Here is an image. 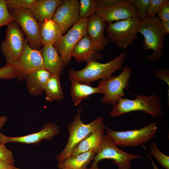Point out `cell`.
Instances as JSON below:
<instances>
[{
  "label": "cell",
  "mask_w": 169,
  "mask_h": 169,
  "mask_svg": "<svg viewBox=\"0 0 169 169\" xmlns=\"http://www.w3.org/2000/svg\"><path fill=\"white\" fill-rule=\"evenodd\" d=\"M82 109V107L78 109L74 120L68 126L67 130L69 133L68 140L64 148L56 156L58 163L70 156L74 148L90 133L106 129L107 127L104 124L103 117L100 116L89 123L84 124L80 116Z\"/></svg>",
  "instance_id": "3957f363"
},
{
  "label": "cell",
  "mask_w": 169,
  "mask_h": 169,
  "mask_svg": "<svg viewBox=\"0 0 169 169\" xmlns=\"http://www.w3.org/2000/svg\"><path fill=\"white\" fill-rule=\"evenodd\" d=\"M63 0H36L28 9L39 22L51 19Z\"/></svg>",
  "instance_id": "ffe728a7"
},
{
  "label": "cell",
  "mask_w": 169,
  "mask_h": 169,
  "mask_svg": "<svg viewBox=\"0 0 169 169\" xmlns=\"http://www.w3.org/2000/svg\"><path fill=\"white\" fill-rule=\"evenodd\" d=\"M138 33L141 34L144 38L141 47L145 51L153 50L150 55L146 54L147 59L153 62L160 60L163 55L165 35L158 18L147 17L141 20Z\"/></svg>",
  "instance_id": "7a4b0ae2"
},
{
  "label": "cell",
  "mask_w": 169,
  "mask_h": 169,
  "mask_svg": "<svg viewBox=\"0 0 169 169\" xmlns=\"http://www.w3.org/2000/svg\"><path fill=\"white\" fill-rule=\"evenodd\" d=\"M131 70L125 67L122 72L117 76H110L98 82V86L101 94V102L114 107L120 98L125 96V90L129 86V80Z\"/></svg>",
  "instance_id": "8992f818"
},
{
  "label": "cell",
  "mask_w": 169,
  "mask_h": 169,
  "mask_svg": "<svg viewBox=\"0 0 169 169\" xmlns=\"http://www.w3.org/2000/svg\"><path fill=\"white\" fill-rule=\"evenodd\" d=\"M169 70L161 68L155 72V74L157 77L163 80L169 84Z\"/></svg>",
  "instance_id": "e575fe53"
},
{
  "label": "cell",
  "mask_w": 169,
  "mask_h": 169,
  "mask_svg": "<svg viewBox=\"0 0 169 169\" xmlns=\"http://www.w3.org/2000/svg\"><path fill=\"white\" fill-rule=\"evenodd\" d=\"M9 12L14 21L21 28L29 46L33 49L41 50L43 46L40 38L39 22L28 9H19Z\"/></svg>",
  "instance_id": "30bf717a"
},
{
  "label": "cell",
  "mask_w": 169,
  "mask_h": 169,
  "mask_svg": "<svg viewBox=\"0 0 169 169\" xmlns=\"http://www.w3.org/2000/svg\"><path fill=\"white\" fill-rule=\"evenodd\" d=\"M95 154L93 151H90L70 156L58 163L59 169H86L93 161Z\"/></svg>",
  "instance_id": "603a6c76"
},
{
  "label": "cell",
  "mask_w": 169,
  "mask_h": 169,
  "mask_svg": "<svg viewBox=\"0 0 169 169\" xmlns=\"http://www.w3.org/2000/svg\"><path fill=\"white\" fill-rule=\"evenodd\" d=\"M16 77L13 64H7L0 68V79L9 80L16 78Z\"/></svg>",
  "instance_id": "d6a6232c"
},
{
  "label": "cell",
  "mask_w": 169,
  "mask_h": 169,
  "mask_svg": "<svg viewBox=\"0 0 169 169\" xmlns=\"http://www.w3.org/2000/svg\"><path fill=\"white\" fill-rule=\"evenodd\" d=\"M150 153L161 166L166 169H169V157L157 148L156 142H153L151 144Z\"/></svg>",
  "instance_id": "4316f807"
},
{
  "label": "cell",
  "mask_w": 169,
  "mask_h": 169,
  "mask_svg": "<svg viewBox=\"0 0 169 169\" xmlns=\"http://www.w3.org/2000/svg\"><path fill=\"white\" fill-rule=\"evenodd\" d=\"M104 134V130H99L90 133L74 148L70 156L90 151H93L96 154L103 141Z\"/></svg>",
  "instance_id": "7402d4cb"
},
{
  "label": "cell",
  "mask_w": 169,
  "mask_h": 169,
  "mask_svg": "<svg viewBox=\"0 0 169 169\" xmlns=\"http://www.w3.org/2000/svg\"><path fill=\"white\" fill-rule=\"evenodd\" d=\"M7 7L5 0H0V28L14 21Z\"/></svg>",
  "instance_id": "f546056e"
},
{
  "label": "cell",
  "mask_w": 169,
  "mask_h": 169,
  "mask_svg": "<svg viewBox=\"0 0 169 169\" xmlns=\"http://www.w3.org/2000/svg\"><path fill=\"white\" fill-rule=\"evenodd\" d=\"M0 160L9 165L15 166V160L12 151L8 149L4 144L0 143Z\"/></svg>",
  "instance_id": "1f68e13d"
},
{
  "label": "cell",
  "mask_w": 169,
  "mask_h": 169,
  "mask_svg": "<svg viewBox=\"0 0 169 169\" xmlns=\"http://www.w3.org/2000/svg\"><path fill=\"white\" fill-rule=\"evenodd\" d=\"M121 0H96L97 8L112 6Z\"/></svg>",
  "instance_id": "d590c367"
},
{
  "label": "cell",
  "mask_w": 169,
  "mask_h": 169,
  "mask_svg": "<svg viewBox=\"0 0 169 169\" xmlns=\"http://www.w3.org/2000/svg\"><path fill=\"white\" fill-rule=\"evenodd\" d=\"M40 52L44 68L52 74L62 75L65 65L54 47L52 45L44 46Z\"/></svg>",
  "instance_id": "ac0fdd59"
},
{
  "label": "cell",
  "mask_w": 169,
  "mask_h": 169,
  "mask_svg": "<svg viewBox=\"0 0 169 169\" xmlns=\"http://www.w3.org/2000/svg\"><path fill=\"white\" fill-rule=\"evenodd\" d=\"M142 157L122 151L105 135L100 147L90 165V167L86 169H101L98 167V163L100 161L104 159L112 160V162L117 166L118 169H131V160Z\"/></svg>",
  "instance_id": "ba28073f"
},
{
  "label": "cell",
  "mask_w": 169,
  "mask_h": 169,
  "mask_svg": "<svg viewBox=\"0 0 169 169\" xmlns=\"http://www.w3.org/2000/svg\"><path fill=\"white\" fill-rule=\"evenodd\" d=\"M0 169H22L18 167L11 166L0 160Z\"/></svg>",
  "instance_id": "8d00e7d4"
},
{
  "label": "cell",
  "mask_w": 169,
  "mask_h": 169,
  "mask_svg": "<svg viewBox=\"0 0 169 169\" xmlns=\"http://www.w3.org/2000/svg\"><path fill=\"white\" fill-rule=\"evenodd\" d=\"M52 74L44 68L29 73L25 79L29 94L35 97L41 95Z\"/></svg>",
  "instance_id": "d6986e66"
},
{
  "label": "cell",
  "mask_w": 169,
  "mask_h": 169,
  "mask_svg": "<svg viewBox=\"0 0 169 169\" xmlns=\"http://www.w3.org/2000/svg\"><path fill=\"white\" fill-rule=\"evenodd\" d=\"M39 36L42 46L56 44L63 36L60 26L52 19L39 22Z\"/></svg>",
  "instance_id": "44dd1931"
},
{
  "label": "cell",
  "mask_w": 169,
  "mask_h": 169,
  "mask_svg": "<svg viewBox=\"0 0 169 169\" xmlns=\"http://www.w3.org/2000/svg\"><path fill=\"white\" fill-rule=\"evenodd\" d=\"M95 14L108 24L130 18L140 20L135 7L128 0H121L111 6L98 8Z\"/></svg>",
  "instance_id": "4fadbf2b"
},
{
  "label": "cell",
  "mask_w": 169,
  "mask_h": 169,
  "mask_svg": "<svg viewBox=\"0 0 169 169\" xmlns=\"http://www.w3.org/2000/svg\"><path fill=\"white\" fill-rule=\"evenodd\" d=\"M136 99H130L126 98L120 99L112 110L110 116L116 117L126 113L134 111H142L149 114L154 118L161 117L163 115L161 110V101L157 95L149 96L136 95Z\"/></svg>",
  "instance_id": "277c9868"
},
{
  "label": "cell",
  "mask_w": 169,
  "mask_h": 169,
  "mask_svg": "<svg viewBox=\"0 0 169 169\" xmlns=\"http://www.w3.org/2000/svg\"><path fill=\"white\" fill-rule=\"evenodd\" d=\"M71 81L70 95L76 106L89 96L95 93H101L100 88L98 86L93 87L91 86L90 84L77 81L71 80Z\"/></svg>",
  "instance_id": "cb8c5ba5"
},
{
  "label": "cell",
  "mask_w": 169,
  "mask_h": 169,
  "mask_svg": "<svg viewBox=\"0 0 169 169\" xmlns=\"http://www.w3.org/2000/svg\"><path fill=\"white\" fill-rule=\"evenodd\" d=\"M87 20L86 18H80L53 46L58 51L65 66H67L70 62L75 46L82 37L88 35Z\"/></svg>",
  "instance_id": "9c48e42d"
},
{
  "label": "cell",
  "mask_w": 169,
  "mask_h": 169,
  "mask_svg": "<svg viewBox=\"0 0 169 169\" xmlns=\"http://www.w3.org/2000/svg\"><path fill=\"white\" fill-rule=\"evenodd\" d=\"M140 22V19L130 18L108 24L105 29L109 41L125 49L138 38Z\"/></svg>",
  "instance_id": "52a82bcc"
},
{
  "label": "cell",
  "mask_w": 169,
  "mask_h": 169,
  "mask_svg": "<svg viewBox=\"0 0 169 169\" xmlns=\"http://www.w3.org/2000/svg\"><path fill=\"white\" fill-rule=\"evenodd\" d=\"M157 129L155 122L139 129L123 131H115L107 127L106 135L117 146L131 147L142 145L153 138Z\"/></svg>",
  "instance_id": "5b68a950"
},
{
  "label": "cell",
  "mask_w": 169,
  "mask_h": 169,
  "mask_svg": "<svg viewBox=\"0 0 169 169\" xmlns=\"http://www.w3.org/2000/svg\"><path fill=\"white\" fill-rule=\"evenodd\" d=\"M59 76L52 74L46 85L44 90L45 99L49 102L59 101L64 98Z\"/></svg>",
  "instance_id": "d4e9b609"
},
{
  "label": "cell",
  "mask_w": 169,
  "mask_h": 169,
  "mask_svg": "<svg viewBox=\"0 0 169 169\" xmlns=\"http://www.w3.org/2000/svg\"><path fill=\"white\" fill-rule=\"evenodd\" d=\"M79 1L63 0L56 9L52 19L61 27L63 34L80 19Z\"/></svg>",
  "instance_id": "9a60e30c"
},
{
  "label": "cell",
  "mask_w": 169,
  "mask_h": 169,
  "mask_svg": "<svg viewBox=\"0 0 169 169\" xmlns=\"http://www.w3.org/2000/svg\"><path fill=\"white\" fill-rule=\"evenodd\" d=\"M125 52H122L115 58L105 63L91 61L87 62L85 67L79 70L72 68L68 71L69 79L90 84L92 82L99 79H103L111 75L117 70L123 68L127 55Z\"/></svg>",
  "instance_id": "6da1fadb"
},
{
  "label": "cell",
  "mask_w": 169,
  "mask_h": 169,
  "mask_svg": "<svg viewBox=\"0 0 169 169\" xmlns=\"http://www.w3.org/2000/svg\"><path fill=\"white\" fill-rule=\"evenodd\" d=\"M79 15L80 18L88 19L95 14L97 8L96 0H80Z\"/></svg>",
  "instance_id": "484cf974"
},
{
  "label": "cell",
  "mask_w": 169,
  "mask_h": 169,
  "mask_svg": "<svg viewBox=\"0 0 169 169\" xmlns=\"http://www.w3.org/2000/svg\"><path fill=\"white\" fill-rule=\"evenodd\" d=\"M72 57L80 63L101 59L103 55L97 49L88 35L82 37L74 47L72 54Z\"/></svg>",
  "instance_id": "e0dca14e"
},
{
  "label": "cell",
  "mask_w": 169,
  "mask_h": 169,
  "mask_svg": "<svg viewBox=\"0 0 169 169\" xmlns=\"http://www.w3.org/2000/svg\"><path fill=\"white\" fill-rule=\"evenodd\" d=\"M157 14L161 21H169V1L161 8Z\"/></svg>",
  "instance_id": "836d02e7"
},
{
  "label": "cell",
  "mask_w": 169,
  "mask_h": 169,
  "mask_svg": "<svg viewBox=\"0 0 169 169\" xmlns=\"http://www.w3.org/2000/svg\"><path fill=\"white\" fill-rule=\"evenodd\" d=\"M106 26L105 20L95 14L88 18L87 34L95 48L100 51L104 50L109 42L105 35Z\"/></svg>",
  "instance_id": "2e32d148"
},
{
  "label": "cell",
  "mask_w": 169,
  "mask_h": 169,
  "mask_svg": "<svg viewBox=\"0 0 169 169\" xmlns=\"http://www.w3.org/2000/svg\"><path fill=\"white\" fill-rule=\"evenodd\" d=\"M25 39L23 32L17 23L14 21L7 26L5 38L0 47L7 64H13L19 58Z\"/></svg>",
  "instance_id": "8fae6325"
},
{
  "label": "cell",
  "mask_w": 169,
  "mask_h": 169,
  "mask_svg": "<svg viewBox=\"0 0 169 169\" xmlns=\"http://www.w3.org/2000/svg\"><path fill=\"white\" fill-rule=\"evenodd\" d=\"M60 132L59 127L55 123L49 122L46 123L41 130L31 134L17 137L8 136L0 132V143L17 142L37 145L43 140L50 141Z\"/></svg>",
  "instance_id": "5bb4252c"
},
{
  "label": "cell",
  "mask_w": 169,
  "mask_h": 169,
  "mask_svg": "<svg viewBox=\"0 0 169 169\" xmlns=\"http://www.w3.org/2000/svg\"><path fill=\"white\" fill-rule=\"evenodd\" d=\"M7 120V116L5 115L1 116L0 115V130L6 123Z\"/></svg>",
  "instance_id": "f35d334b"
},
{
  "label": "cell",
  "mask_w": 169,
  "mask_h": 169,
  "mask_svg": "<svg viewBox=\"0 0 169 169\" xmlns=\"http://www.w3.org/2000/svg\"><path fill=\"white\" fill-rule=\"evenodd\" d=\"M9 10L19 9H28L36 0H5Z\"/></svg>",
  "instance_id": "f1b7e54d"
},
{
  "label": "cell",
  "mask_w": 169,
  "mask_h": 169,
  "mask_svg": "<svg viewBox=\"0 0 169 169\" xmlns=\"http://www.w3.org/2000/svg\"><path fill=\"white\" fill-rule=\"evenodd\" d=\"M162 28L165 35L169 33V21H161Z\"/></svg>",
  "instance_id": "74e56055"
},
{
  "label": "cell",
  "mask_w": 169,
  "mask_h": 169,
  "mask_svg": "<svg viewBox=\"0 0 169 169\" xmlns=\"http://www.w3.org/2000/svg\"><path fill=\"white\" fill-rule=\"evenodd\" d=\"M168 0H151L146 12L147 17L151 18L156 15Z\"/></svg>",
  "instance_id": "4dcf8cb0"
},
{
  "label": "cell",
  "mask_w": 169,
  "mask_h": 169,
  "mask_svg": "<svg viewBox=\"0 0 169 169\" xmlns=\"http://www.w3.org/2000/svg\"><path fill=\"white\" fill-rule=\"evenodd\" d=\"M13 65L16 73V79L21 81L25 80L30 72L44 68L40 50L31 48L26 38L21 54Z\"/></svg>",
  "instance_id": "7c38bea8"
},
{
  "label": "cell",
  "mask_w": 169,
  "mask_h": 169,
  "mask_svg": "<svg viewBox=\"0 0 169 169\" xmlns=\"http://www.w3.org/2000/svg\"><path fill=\"white\" fill-rule=\"evenodd\" d=\"M135 7L141 20L147 17L146 12L151 0H128Z\"/></svg>",
  "instance_id": "83f0119b"
}]
</instances>
